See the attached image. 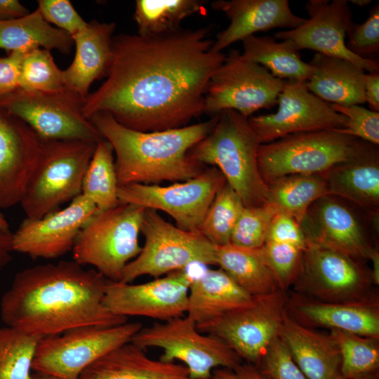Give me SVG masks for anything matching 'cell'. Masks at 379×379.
I'll return each mask as SVG.
<instances>
[{
	"label": "cell",
	"instance_id": "obj_8",
	"mask_svg": "<svg viewBox=\"0 0 379 379\" xmlns=\"http://www.w3.org/2000/svg\"><path fill=\"white\" fill-rule=\"evenodd\" d=\"M361 140L337 129L288 135L260 144L258 164L265 184L293 174H322L350 159Z\"/></svg>",
	"mask_w": 379,
	"mask_h": 379
},
{
	"label": "cell",
	"instance_id": "obj_47",
	"mask_svg": "<svg viewBox=\"0 0 379 379\" xmlns=\"http://www.w3.org/2000/svg\"><path fill=\"white\" fill-rule=\"evenodd\" d=\"M25 53L14 51L0 58V98L20 88L21 62Z\"/></svg>",
	"mask_w": 379,
	"mask_h": 379
},
{
	"label": "cell",
	"instance_id": "obj_32",
	"mask_svg": "<svg viewBox=\"0 0 379 379\" xmlns=\"http://www.w3.org/2000/svg\"><path fill=\"white\" fill-rule=\"evenodd\" d=\"M243 55L265 67L274 77L286 81H307L313 72L295 46L288 40L278 42L270 36H249L242 41Z\"/></svg>",
	"mask_w": 379,
	"mask_h": 379
},
{
	"label": "cell",
	"instance_id": "obj_34",
	"mask_svg": "<svg viewBox=\"0 0 379 379\" xmlns=\"http://www.w3.org/2000/svg\"><path fill=\"white\" fill-rule=\"evenodd\" d=\"M200 0H137L133 18L138 34L149 36L174 32L186 18L204 10Z\"/></svg>",
	"mask_w": 379,
	"mask_h": 379
},
{
	"label": "cell",
	"instance_id": "obj_7",
	"mask_svg": "<svg viewBox=\"0 0 379 379\" xmlns=\"http://www.w3.org/2000/svg\"><path fill=\"white\" fill-rule=\"evenodd\" d=\"M295 293L331 303L378 300L371 268L338 251L307 243L293 284Z\"/></svg>",
	"mask_w": 379,
	"mask_h": 379
},
{
	"label": "cell",
	"instance_id": "obj_11",
	"mask_svg": "<svg viewBox=\"0 0 379 379\" xmlns=\"http://www.w3.org/2000/svg\"><path fill=\"white\" fill-rule=\"evenodd\" d=\"M142 328L140 322L112 326L75 328L58 335L42 338L38 343L32 371L58 379H79L92 363L131 342Z\"/></svg>",
	"mask_w": 379,
	"mask_h": 379
},
{
	"label": "cell",
	"instance_id": "obj_35",
	"mask_svg": "<svg viewBox=\"0 0 379 379\" xmlns=\"http://www.w3.org/2000/svg\"><path fill=\"white\" fill-rule=\"evenodd\" d=\"M114 155L111 144L104 138L100 139L96 143L84 176L81 194L92 201L99 211L120 204Z\"/></svg>",
	"mask_w": 379,
	"mask_h": 379
},
{
	"label": "cell",
	"instance_id": "obj_15",
	"mask_svg": "<svg viewBox=\"0 0 379 379\" xmlns=\"http://www.w3.org/2000/svg\"><path fill=\"white\" fill-rule=\"evenodd\" d=\"M284 81L232 49L209 81L204 113L213 117L232 109L249 118L260 109L277 105Z\"/></svg>",
	"mask_w": 379,
	"mask_h": 379
},
{
	"label": "cell",
	"instance_id": "obj_37",
	"mask_svg": "<svg viewBox=\"0 0 379 379\" xmlns=\"http://www.w3.org/2000/svg\"><path fill=\"white\" fill-rule=\"evenodd\" d=\"M41 338L13 327L0 328V379H35L31 371Z\"/></svg>",
	"mask_w": 379,
	"mask_h": 379
},
{
	"label": "cell",
	"instance_id": "obj_19",
	"mask_svg": "<svg viewBox=\"0 0 379 379\" xmlns=\"http://www.w3.org/2000/svg\"><path fill=\"white\" fill-rule=\"evenodd\" d=\"M309 18L299 27L274 34L275 39L288 40L298 50L339 58L368 72L379 71L378 62L351 52L345 43L346 34L354 22L347 0H310L305 5Z\"/></svg>",
	"mask_w": 379,
	"mask_h": 379
},
{
	"label": "cell",
	"instance_id": "obj_33",
	"mask_svg": "<svg viewBox=\"0 0 379 379\" xmlns=\"http://www.w3.org/2000/svg\"><path fill=\"white\" fill-rule=\"evenodd\" d=\"M267 203L279 211L290 214L299 223L310 206L328 194L321 174H293L274 180L267 185Z\"/></svg>",
	"mask_w": 379,
	"mask_h": 379
},
{
	"label": "cell",
	"instance_id": "obj_55",
	"mask_svg": "<svg viewBox=\"0 0 379 379\" xmlns=\"http://www.w3.org/2000/svg\"><path fill=\"white\" fill-rule=\"evenodd\" d=\"M35 379H58L55 377L50 376V375H41V374H35Z\"/></svg>",
	"mask_w": 379,
	"mask_h": 379
},
{
	"label": "cell",
	"instance_id": "obj_41",
	"mask_svg": "<svg viewBox=\"0 0 379 379\" xmlns=\"http://www.w3.org/2000/svg\"><path fill=\"white\" fill-rule=\"evenodd\" d=\"M279 288L287 290L297 277L303 250L291 244L267 241L262 247Z\"/></svg>",
	"mask_w": 379,
	"mask_h": 379
},
{
	"label": "cell",
	"instance_id": "obj_25",
	"mask_svg": "<svg viewBox=\"0 0 379 379\" xmlns=\"http://www.w3.org/2000/svg\"><path fill=\"white\" fill-rule=\"evenodd\" d=\"M114 22L92 20L72 36L76 52L72 64L62 70L66 88L83 99L88 95L91 85L106 77L112 57Z\"/></svg>",
	"mask_w": 379,
	"mask_h": 379
},
{
	"label": "cell",
	"instance_id": "obj_21",
	"mask_svg": "<svg viewBox=\"0 0 379 379\" xmlns=\"http://www.w3.org/2000/svg\"><path fill=\"white\" fill-rule=\"evenodd\" d=\"M41 140L23 121L0 105V208L20 203Z\"/></svg>",
	"mask_w": 379,
	"mask_h": 379
},
{
	"label": "cell",
	"instance_id": "obj_3",
	"mask_svg": "<svg viewBox=\"0 0 379 379\" xmlns=\"http://www.w3.org/2000/svg\"><path fill=\"white\" fill-rule=\"evenodd\" d=\"M218 115L182 128L152 132L126 128L106 112L96 113L89 120L112 146L118 185L123 186L181 182L199 175L206 166L188 152L211 132Z\"/></svg>",
	"mask_w": 379,
	"mask_h": 379
},
{
	"label": "cell",
	"instance_id": "obj_42",
	"mask_svg": "<svg viewBox=\"0 0 379 379\" xmlns=\"http://www.w3.org/2000/svg\"><path fill=\"white\" fill-rule=\"evenodd\" d=\"M331 106L346 117L344 126L338 131L373 145H379V112L368 109L360 105L331 104Z\"/></svg>",
	"mask_w": 379,
	"mask_h": 379
},
{
	"label": "cell",
	"instance_id": "obj_30",
	"mask_svg": "<svg viewBox=\"0 0 379 379\" xmlns=\"http://www.w3.org/2000/svg\"><path fill=\"white\" fill-rule=\"evenodd\" d=\"M73 45L72 36L51 26L37 8L22 17L0 21V48L11 53L43 48L68 54Z\"/></svg>",
	"mask_w": 379,
	"mask_h": 379
},
{
	"label": "cell",
	"instance_id": "obj_46",
	"mask_svg": "<svg viewBox=\"0 0 379 379\" xmlns=\"http://www.w3.org/2000/svg\"><path fill=\"white\" fill-rule=\"evenodd\" d=\"M284 243L304 251L307 242L300 223L288 213L278 211L270 225L266 242Z\"/></svg>",
	"mask_w": 379,
	"mask_h": 379
},
{
	"label": "cell",
	"instance_id": "obj_24",
	"mask_svg": "<svg viewBox=\"0 0 379 379\" xmlns=\"http://www.w3.org/2000/svg\"><path fill=\"white\" fill-rule=\"evenodd\" d=\"M328 194L345 199L370 214H379L378 145L361 140L355 154L321 174Z\"/></svg>",
	"mask_w": 379,
	"mask_h": 379
},
{
	"label": "cell",
	"instance_id": "obj_23",
	"mask_svg": "<svg viewBox=\"0 0 379 379\" xmlns=\"http://www.w3.org/2000/svg\"><path fill=\"white\" fill-rule=\"evenodd\" d=\"M286 312L312 328H325L379 338V300L331 303L293 292L288 296Z\"/></svg>",
	"mask_w": 379,
	"mask_h": 379
},
{
	"label": "cell",
	"instance_id": "obj_40",
	"mask_svg": "<svg viewBox=\"0 0 379 379\" xmlns=\"http://www.w3.org/2000/svg\"><path fill=\"white\" fill-rule=\"evenodd\" d=\"M278 210L267 203L244 207L233 229L231 244L247 248H262L266 242L271 221Z\"/></svg>",
	"mask_w": 379,
	"mask_h": 379
},
{
	"label": "cell",
	"instance_id": "obj_43",
	"mask_svg": "<svg viewBox=\"0 0 379 379\" xmlns=\"http://www.w3.org/2000/svg\"><path fill=\"white\" fill-rule=\"evenodd\" d=\"M346 36L348 49L355 55L367 58V56L379 52V5L371 10L366 20L361 24L353 22Z\"/></svg>",
	"mask_w": 379,
	"mask_h": 379
},
{
	"label": "cell",
	"instance_id": "obj_12",
	"mask_svg": "<svg viewBox=\"0 0 379 379\" xmlns=\"http://www.w3.org/2000/svg\"><path fill=\"white\" fill-rule=\"evenodd\" d=\"M131 342L144 350L162 349L164 354L160 360L183 362L192 379L210 378L217 367L232 369L242 363V359L224 342L201 333L187 316L142 328Z\"/></svg>",
	"mask_w": 379,
	"mask_h": 379
},
{
	"label": "cell",
	"instance_id": "obj_16",
	"mask_svg": "<svg viewBox=\"0 0 379 379\" xmlns=\"http://www.w3.org/2000/svg\"><path fill=\"white\" fill-rule=\"evenodd\" d=\"M226 180L215 167L206 166L197 176L167 186L131 184L118 187L119 203L131 204L168 214L176 226L200 232L205 215Z\"/></svg>",
	"mask_w": 379,
	"mask_h": 379
},
{
	"label": "cell",
	"instance_id": "obj_17",
	"mask_svg": "<svg viewBox=\"0 0 379 379\" xmlns=\"http://www.w3.org/2000/svg\"><path fill=\"white\" fill-rule=\"evenodd\" d=\"M277 112L248 118L261 144L301 132L341 129L346 117L311 93L305 81H284Z\"/></svg>",
	"mask_w": 379,
	"mask_h": 379
},
{
	"label": "cell",
	"instance_id": "obj_49",
	"mask_svg": "<svg viewBox=\"0 0 379 379\" xmlns=\"http://www.w3.org/2000/svg\"><path fill=\"white\" fill-rule=\"evenodd\" d=\"M363 83L366 102L371 110L379 112V71L365 73Z\"/></svg>",
	"mask_w": 379,
	"mask_h": 379
},
{
	"label": "cell",
	"instance_id": "obj_4",
	"mask_svg": "<svg viewBox=\"0 0 379 379\" xmlns=\"http://www.w3.org/2000/svg\"><path fill=\"white\" fill-rule=\"evenodd\" d=\"M260 144L248 118L227 109L219 113L213 129L188 155L204 166L217 168L245 207L260 206L267 203V186L258 164Z\"/></svg>",
	"mask_w": 379,
	"mask_h": 379
},
{
	"label": "cell",
	"instance_id": "obj_29",
	"mask_svg": "<svg viewBox=\"0 0 379 379\" xmlns=\"http://www.w3.org/2000/svg\"><path fill=\"white\" fill-rule=\"evenodd\" d=\"M312 74L306 85L322 100L340 105L366 102L365 71L345 60L316 53L310 63Z\"/></svg>",
	"mask_w": 379,
	"mask_h": 379
},
{
	"label": "cell",
	"instance_id": "obj_52",
	"mask_svg": "<svg viewBox=\"0 0 379 379\" xmlns=\"http://www.w3.org/2000/svg\"><path fill=\"white\" fill-rule=\"evenodd\" d=\"M369 260L372 262V275L375 286L379 285V250L375 248L370 256Z\"/></svg>",
	"mask_w": 379,
	"mask_h": 379
},
{
	"label": "cell",
	"instance_id": "obj_48",
	"mask_svg": "<svg viewBox=\"0 0 379 379\" xmlns=\"http://www.w3.org/2000/svg\"><path fill=\"white\" fill-rule=\"evenodd\" d=\"M213 379H270L255 365L240 364L232 369L219 368L213 370Z\"/></svg>",
	"mask_w": 379,
	"mask_h": 379
},
{
	"label": "cell",
	"instance_id": "obj_27",
	"mask_svg": "<svg viewBox=\"0 0 379 379\" xmlns=\"http://www.w3.org/2000/svg\"><path fill=\"white\" fill-rule=\"evenodd\" d=\"M188 374L185 365L152 359L129 342L92 363L79 379H178Z\"/></svg>",
	"mask_w": 379,
	"mask_h": 379
},
{
	"label": "cell",
	"instance_id": "obj_56",
	"mask_svg": "<svg viewBox=\"0 0 379 379\" xmlns=\"http://www.w3.org/2000/svg\"><path fill=\"white\" fill-rule=\"evenodd\" d=\"M379 373V372H378ZM378 373H373L360 379H379Z\"/></svg>",
	"mask_w": 379,
	"mask_h": 379
},
{
	"label": "cell",
	"instance_id": "obj_53",
	"mask_svg": "<svg viewBox=\"0 0 379 379\" xmlns=\"http://www.w3.org/2000/svg\"><path fill=\"white\" fill-rule=\"evenodd\" d=\"M0 230H9V224L4 215L0 213Z\"/></svg>",
	"mask_w": 379,
	"mask_h": 379
},
{
	"label": "cell",
	"instance_id": "obj_10",
	"mask_svg": "<svg viewBox=\"0 0 379 379\" xmlns=\"http://www.w3.org/2000/svg\"><path fill=\"white\" fill-rule=\"evenodd\" d=\"M379 214H370L354 204L332 194L316 200L300 225L307 243L314 244L366 262L378 248Z\"/></svg>",
	"mask_w": 379,
	"mask_h": 379
},
{
	"label": "cell",
	"instance_id": "obj_5",
	"mask_svg": "<svg viewBox=\"0 0 379 379\" xmlns=\"http://www.w3.org/2000/svg\"><path fill=\"white\" fill-rule=\"evenodd\" d=\"M97 142L41 140L20 203L26 218H41L81 194L84 176Z\"/></svg>",
	"mask_w": 379,
	"mask_h": 379
},
{
	"label": "cell",
	"instance_id": "obj_18",
	"mask_svg": "<svg viewBox=\"0 0 379 379\" xmlns=\"http://www.w3.org/2000/svg\"><path fill=\"white\" fill-rule=\"evenodd\" d=\"M192 277L186 270L133 284L107 280L104 304L113 314L145 317L162 321L186 313Z\"/></svg>",
	"mask_w": 379,
	"mask_h": 379
},
{
	"label": "cell",
	"instance_id": "obj_50",
	"mask_svg": "<svg viewBox=\"0 0 379 379\" xmlns=\"http://www.w3.org/2000/svg\"><path fill=\"white\" fill-rule=\"evenodd\" d=\"M29 11L17 0H0V21L22 17Z\"/></svg>",
	"mask_w": 379,
	"mask_h": 379
},
{
	"label": "cell",
	"instance_id": "obj_39",
	"mask_svg": "<svg viewBox=\"0 0 379 379\" xmlns=\"http://www.w3.org/2000/svg\"><path fill=\"white\" fill-rule=\"evenodd\" d=\"M20 88L42 92L66 88L62 70L56 65L50 51L36 48L25 53L21 62Z\"/></svg>",
	"mask_w": 379,
	"mask_h": 379
},
{
	"label": "cell",
	"instance_id": "obj_51",
	"mask_svg": "<svg viewBox=\"0 0 379 379\" xmlns=\"http://www.w3.org/2000/svg\"><path fill=\"white\" fill-rule=\"evenodd\" d=\"M13 251V232L0 230V270L11 260Z\"/></svg>",
	"mask_w": 379,
	"mask_h": 379
},
{
	"label": "cell",
	"instance_id": "obj_36",
	"mask_svg": "<svg viewBox=\"0 0 379 379\" xmlns=\"http://www.w3.org/2000/svg\"><path fill=\"white\" fill-rule=\"evenodd\" d=\"M341 357L343 379H360L379 371V338L330 330Z\"/></svg>",
	"mask_w": 379,
	"mask_h": 379
},
{
	"label": "cell",
	"instance_id": "obj_31",
	"mask_svg": "<svg viewBox=\"0 0 379 379\" xmlns=\"http://www.w3.org/2000/svg\"><path fill=\"white\" fill-rule=\"evenodd\" d=\"M216 265L253 297L281 290L262 248H247L231 243L217 246Z\"/></svg>",
	"mask_w": 379,
	"mask_h": 379
},
{
	"label": "cell",
	"instance_id": "obj_13",
	"mask_svg": "<svg viewBox=\"0 0 379 379\" xmlns=\"http://www.w3.org/2000/svg\"><path fill=\"white\" fill-rule=\"evenodd\" d=\"M84 99L65 88L51 92L20 88L0 98V105L26 123L41 140H90L102 138L83 114Z\"/></svg>",
	"mask_w": 379,
	"mask_h": 379
},
{
	"label": "cell",
	"instance_id": "obj_54",
	"mask_svg": "<svg viewBox=\"0 0 379 379\" xmlns=\"http://www.w3.org/2000/svg\"><path fill=\"white\" fill-rule=\"evenodd\" d=\"M350 2L357 6H366L371 3V0H352Z\"/></svg>",
	"mask_w": 379,
	"mask_h": 379
},
{
	"label": "cell",
	"instance_id": "obj_6",
	"mask_svg": "<svg viewBox=\"0 0 379 379\" xmlns=\"http://www.w3.org/2000/svg\"><path fill=\"white\" fill-rule=\"evenodd\" d=\"M145 209L120 203L98 211L79 233L72 251L73 260L93 266L109 281H120L126 265L141 251L139 235Z\"/></svg>",
	"mask_w": 379,
	"mask_h": 379
},
{
	"label": "cell",
	"instance_id": "obj_14",
	"mask_svg": "<svg viewBox=\"0 0 379 379\" xmlns=\"http://www.w3.org/2000/svg\"><path fill=\"white\" fill-rule=\"evenodd\" d=\"M288 296L287 291L278 290L254 297L251 304L197 325V328L202 333L221 340L246 363L258 366L279 337Z\"/></svg>",
	"mask_w": 379,
	"mask_h": 379
},
{
	"label": "cell",
	"instance_id": "obj_22",
	"mask_svg": "<svg viewBox=\"0 0 379 379\" xmlns=\"http://www.w3.org/2000/svg\"><path fill=\"white\" fill-rule=\"evenodd\" d=\"M211 7L230 20L228 27L213 41L211 50L215 53H222L255 33L279 27L294 29L306 20L292 12L288 0H216Z\"/></svg>",
	"mask_w": 379,
	"mask_h": 379
},
{
	"label": "cell",
	"instance_id": "obj_26",
	"mask_svg": "<svg viewBox=\"0 0 379 379\" xmlns=\"http://www.w3.org/2000/svg\"><path fill=\"white\" fill-rule=\"evenodd\" d=\"M279 337L308 379H343L340 351L329 333L306 326L286 312Z\"/></svg>",
	"mask_w": 379,
	"mask_h": 379
},
{
	"label": "cell",
	"instance_id": "obj_44",
	"mask_svg": "<svg viewBox=\"0 0 379 379\" xmlns=\"http://www.w3.org/2000/svg\"><path fill=\"white\" fill-rule=\"evenodd\" d=\"M257 366L270 379H308L279 337L271 344Z\"/></svg>",
	"mask_w": 379,
	"mask_h": 379
},
{
	"label": "cell",
	"instance_id": "obj_57",
	"mask_svg": "<svg viewBox=\"0 0 379 379\" xmlns=\"http://www.w3.org/2000/svg\"><path fill=\"white\" fill-rule=\"evenodd\" d=\"M178 379H192V378H189V376H185V377H182V378H178ZM207 379H213V378H207Z\"/></svg>",
	"mask_w": 379,
	"mask_h": 379
},
{
	"label": "cell",
	"instance_id": "obj_9",
	"mask_svg": "<svg viewBox=\"0 0 379 379\" xmlns=\"http://www.w3.org/2000/svg\"><path fill=\"white\" fill-rule=\"evenodd\" d=\"M140 233L144 245L125 267L121 282L131 283L144 275L158 278L194 263L216 265V246L201 232L183 230L167 222L155 210L145 209Z\"/></svg>",
	"mask_w": 379,
	"mask_h": 379
},
{
	"label": "cell",
	"instance_id": "obj_28",
	"mask_svg": "<svg viewBox=\"0 0 379 379\" xmlns=\"http://www.w3.org/2000/svg\"><path fill=\"white\" fill-rule=\"evenodd\" d=\"M253 299L220 268L208 269L190 284L186 316L199 325L248 305Z\"/></svg>",
	"mask_w": 379,
	"mask_h": 379
},
{
	"label": "cell",
	"instance_id": "obj_1",
	"mask_svg": "<svg viewBox=\"0 0 379 379\" xmlns=\"http://www.w3.org/2000/svg\"><path fill=\"white\" fill-rule=\"evenodd\" d=\"M211 31L208 26L157 36H114L106 80L84 100V117L106 112L142 132L188 126L204 113L208 84L226 57L211 51Z\"/></svg>",
	"mask_w": 379,
	"mask_h": 379
},
{
	"label": "cell",
	"instance_id": "obj_20",
	"mask_svg": "<svg viewBox=\"0 0 379 379\" xmlns=\"http://www.w3.org/2000/svg\"><path fill=\"white\" fill-rule=\"evenodd\" d=\"M80 194L62 209L38 219L26 218L13 233V251L33 259H55L72 251L82 227L98 211Z\"/></svg>",
	"mask_w": 379,
	"mask_h": 379
},
{
	"label": "cell",
	"instance_id": "obj_2",
	"mask_svg": "<svg viewBox=\"0 0 379 379\" xmlns=\"http://www.w3.org/2000/svg\"><path fill=\"white\" fill-rule=\"evenodd\" d=\"M108 279L75 261L39 265L18 272L0 302L2 321L41 338L89 326L127 322L104 304Z\"/></svg>",
	"mask_w": 379,
	"mask_h": 379
},
{
	"label": "cell",
	"instance_id": "obj_38",
	"mask_svg": "<svg viewBox=\"0 0 379 379\" xmlns=\"http://www.w3.org/2000/svg\"><path fill=\"white\" fill-rule=\"evenodd\" d=\"M244 207L239 196L226 182L211 204L202 222L201 233L215 246L229 244Z\"/></svg>",
	"mask_w": 379,
	"mask_h": 379
},
{
	"label": "cell",
	"instance_id": "obj_45",
	"mask_svg": "<svg viewBox=\"0 0 379 379\" xmlns=\"http://www.w3.org/2000/svg\"><path fill=\"white\" fill-rule=\"evenodd\" d=\"M37 3V9L46 22L72 36L88 25L68 0H39Z\"/></svg>",
	"mask_w": 379,
	"mask_h": 379
}]
</instances>
